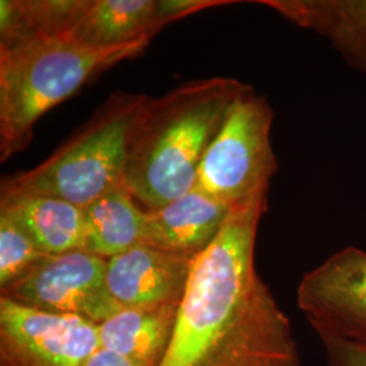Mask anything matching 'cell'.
Here are the masks:
<instances>
[{
	"instance_id": "obj_13",
	"label": "cell",
	"mask_w": 366,
	"mask_h": 366,
	"mask_svg": "<svg viewBox=\"0 0 366 366\" xmlns=\"http://www.w3.org/2000/svg\"><path fill=\"white\" fill-rule=\"evenodd\" d=\"M0 214L16 222L44 254L83 249V209L60 198L1 194Z\"/></svg>"
},
{
	"instance_id": "obj_1",
	"label": "cell",
	"mask_w": 366,
	"mask_h": 366,
	"mask_svg": "<svg viewBox=\"0 0 366 366\" xmlns=\"http://www.w3.org/2000/svg\"><path fill=\"white\" fill-rule=\"evenodd\" d=\"M267 194L232 207L197 255L160 366H301L288 316L255 267Z\"/></svg>"
},
{
	"instance_id": "obj_8",
	"label": "cell",
	"mask_w": 366,
	"mask_h": 366,
	"mask_svg": "<svg viewBox=\"0 0 366 366\" xmlns=\"http://www.w3.org/2000/svg\"><path fill=\"white\" fill-rule=\"evenodd\" d=\"M297 307L320 340L366 342V251H337L301 278Z\"/></svg>"
},
{
	"instance_id": "obj_17",
	"label": "cell",
	"mask_w": 366,
	"mask_h": 366,
	"mask_svg": "<svg viewBox=\"0 0 366 366\" xmlns=\"http://www.w3.org/2000/svg\"><path fill=\"white\" fill-rule=\"evenodd\" d=\"M46 255L16 222L0 214V289L26 274Z\"/></svg>"
},
{
	"instance_id": "obj_3",
	"label": "cell",
	"mask_w": 366,
	"mask_h": 366,
	"mask_svg": "<svg viewBox=\"0 0 366 366\" xmlns=\"http://www.w3.org/2000/svg\"><path fill=\"white\" fill-rule=\"evenodd\" d=\"M148 41L95 49L61 37H36L0 49V160L30 144L39 118L110 66L134 59Z\"/></svg>"
},
{
	"instance_id": "obj_12",
	"label": "cell",
	"mask_w": 366,
	"mask_h": 366,
	"mask_svg": "<svg viewBox=\"0 0 366 366\" xmlns=\"http://www.w3.org/2000/svg\"><path fill=\"white\" fill-rule=\"evenodd\" d=\"M179 305L122 310L98 325L102 349L139 366H160L170 347Z\"/></svg>"
},
{
	"instance_id": "obj_2",
	"label": "cell",
	"mask_w": 366,
	"mask_h": 366,
	"mask_svg": "<svg viewBox=\"0 0 366 366\" xmlns=\"http://www.w3.org/2000/svg\"><path fill=\"white\" fill-rule=\"evenodd\" d=\"M249 87L236 79H199L149 98L133 125L125 167L134 199L157 210L187 193L231 106Z\"/></svg>"
},
{
	"instance_id": "obj_9",
	"label": "cell",
	"mask_w": 366,
	"mask_h": 366,
	"mask_svg": "<svg viewBox=\"0 0 366 366\" xmlns=\"http://www.w3.org/2000/svg\"><path fill=\"white\" fill-rule=\"evenodd\" d=\"M196 258L140 243L107 259L106 284L122 310L181 305Z\"/></svg>"
},
{
	"instance_id": "obj_16",
	"label": "cell",
	"mask_w": 366,
	"mask_h": 366,
	"mask_svg": "<svg viewBox=\"0 0 366 366\" xmlns=\"http://www.w3.org/2000/svg\"><path fill=\"white\" fill-rule=\"evenodd\" d=\"M92 0H19L30 39L69 37L89 11Z\"/></svg>"
},
{
	"instance_id": "obj_19",
	"label": "cell",
	"mask_w": 366,
	"mask_h": 366,
	"mask_svg": "<svg viewBox=\"0 0 366 366\" xmlns=\"http://www.w3.org/2000/svg\"><path fill=\"white\" fill-rule=\"evenodd\" d=\"M224 4H232V1L224 0H157L160 16L167 22H175L190 14L217 7Z\"/></svg>"
},
{
	"instance_id": "obj_18",
	"label": "cell",
	"mask_w": 366,
	"mask_h": 366,
	"mask_svg": "<svg viewBox=\"0 0 366 366\" xmlns=\"http://www.w3.org/2000/svg\"><path fill=\"white\" fill-rule=\"evenodd\" d=\"M327 366H366V342L322 340Z\"/></svg>"
},
{
	"instance_id": "obj_10",
	"label": "cell",
	"mask_w": 366,
	"mask_h": 366,
	"mask_svg": "<svg viewBox=\"0 0 366 366\" xmlns=\"http://www.w3.org/2000/svg\"><path fill=\"white\" fill-rule=\"evenodd\" d=\"M231 209L194 184L167 205L145 210L143 243L197 257L219 235Z\"/></svg>"
},
{
	"instance_id": "obj_6",
	"label": "cell",
	"mask_w": 366,
	"mask_h": 366,
	"mask_svg": "<svg viewBox=\"0 0 366 366\" xmlns=\"http://www.w3.org/2000/svg\"><path fill=\"white\" fill-rule=\"evenodd\" d=\"M106 267L107 259L83 249L46 255L26 274L1 289V296L36 311L101 325L122 311L107 288Z\"/></svg>"
},
{
	"instance_id": "obj_15",
	"label": "cell",
	"mask_w": 366,
	"mask_h": 366,
	"mask_svg": "<svg viewBox=\"0 0 366 366\" xmlns=\"http://www.w3.org/2000/svg\"><path fill=\"white\" fill-rule=\"evenodd\" d=\"M83 251L110 259L143 243L145 212L139 209L134 197L119 186L83 208Z\"/></svg>"
},
{
	"instance_id": "obj_5",
	"label": "cell",
	"mask_w": 366,
	"mask_h": 366,
	"mask_svg": "<svg viewBox=\"0 0 366 366\" xmlns=\"http://www.w3.org/2000/svg\"><path fill=\"white\" fill-rule=\"evenodd\" d=\"M274 112L249 87L231 106L197 174L196 186L231 207L269 194L278 171L272 145Z\"/></svg>"
},
{
	"instance_id": "obj_20",
	"label": "cell",
	"mask_w": 366,
	"mask_h": 366,
	"mask_svg": "<svg viewBox=\"0 0 366 366\" xmlns=\"http://www.w3.org/2000/svg\"><path fill=\"white\" fill-rule=\"evenodd\" d=\"M86 366H139L129 361L128 358L119 354L109 352L106 349L99 347L95 353L89 358Z\"/></svg>"
},
{
	"instance_id": "obj_14",
	"label": "cell",
	"mask_w": 366,
	"mask_h": 366,
	"mask_svg": "<svg viewBox=\"0 0 366 366\" xmlns=\"http://www.w3.org/2000/svg\"><path fill=\"white\" fill-rule=\"evenodd\" d=\"M166 25L157 0H92L71 39L95 49H114L149 42Z\"/></svg>"
},
{
	"instance_id": "obj_7",
	"label": "cell",
	"mask_w": 366,
	"mask_h": 366,
	"mask_svg": "<svg viewBox=\"0 0 366 366\" xmlns=\"http://www.w3.org/2000/svg\"><path fill=\"white\" fill-rule=\"evenodd\" d=\"M99 347L98 325L0 297V366H86Z\"/></svg>"
},
{
	"instance_id": "obj_11",
	"label": "cell",
	"mask_w": 366,
	"mask_h": 366,
	"mask_svg": "<svg viewBox=\"0 0 366 366\" xmlns=\"http://www.w3.org/2000/svg\"><path fill=\"white\" fill-rule=\"evenodd\" d=\"M296 26L326 39L343 61L366 76V0H262Z\"/></svg>"
},
{
	"instance_id": "obj_4",
	"label": "cell",
	"mask_w": 366,
	"mask_h": 366,
	"mask_svg": "<svg viewBox=\"0 0 366 366\" xmlns=\"http://www.w3.org/2000/svg\"><path fill=\"white\" fill-rule=\"evenodd\" d=\"M148 99L144 94H113L45 162L3 179L1 194L53 197L83 209L125 186L132 129Z\"/></svg>"
}]
</instances>
